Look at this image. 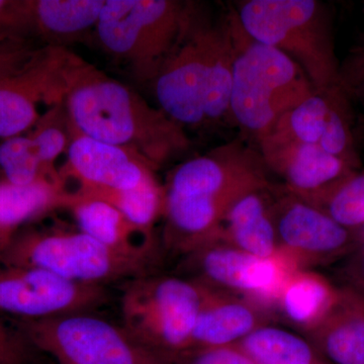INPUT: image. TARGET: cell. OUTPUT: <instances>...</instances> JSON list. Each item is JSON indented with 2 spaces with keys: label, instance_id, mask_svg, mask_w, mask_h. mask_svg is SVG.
<instances>
[{
  "label": "cell",
  "instance_id": "34",
  "mask_svg": "<svg viewBox=\"0 0 364 364\" xmlns=\"http://www.w3.org/2000/svg\"><path fill=\"white\" fill-rule=\"evenodd\" d=\"M23 0H0V32H23Z\"/></svg>",
  "mask_w": 364,
  "mask_h": 364
},
{
  "label": "cell",
  "instance_id": "11",
  "mask_svg": "<svg viewBox=\"0 0 364 364\" xmlns=\"http://www.w3.org/2000/svg\"><path fill=\"white\" fill-rule=\"evenodd\" d=\"M183 265L191 279L252 299L273 316L282 287L299 269L284 253L260 258L220 238L184 256Z\"/></svg>",
  "mask_w": 364,
  "mask_h": 364
},
{
  "label": "cell",
  "instance_id": "33",
  "mask_svg": "<svg viewBox=\"0 0 364 364\" xmlns=\"http://www.w3.org/2000/svg\"><path fill=\"white\" fill-rule=\"evenodd\" d=\"M342 270L345 286L364 296V242L350 255L347 256Z\"/></svg>",
  "mask_w": 364,
  "mask_h": 364
},
{
  "label": "cell",
  "instance_id": "35",
  "mask_svg": "<svg viewBox=\"0 0 364 364\" xmlns=\"http://www.w3.org/2000/svg\"><path fill=\"white\" fill-rule=\"evenodd\" d=\"M13 238V235L0 231V253L6 248V246L9 245V242H11Z\"/></svg>",
  "mask_w": 364,
  "mask_h": 364
},
{
  "label": "cell",
  "instance_id": "9",
  "mask_svg": "<svg viewBox=\"0 0 364 364\" xmlns=\"http://www.w3.org/2000/svg\"><path fill=\"white\" fill-rule=\"evenodd\" d=\"M18 330L59 364H174L173 358L139 344L123 327L86 313L21 320Z\"/></svg>",
  "mask_w": 364,
  "mask_h": 364
},
{
  "label": "cell",
  "instance_id": "1",
  "mask_svg": "<svg viewBox=\"0 0 364 364\" xmlns=\"http://www.w3.org/2000/svg\"><path fill=\"white\" fill-rule=\"evenodd\" d=\"M255 144L242 136L177 165L164 184V240L178 252L217 238L228 208L244 193L269 186Z\"/></svg>",
  "mask_w": 364,
  "mask_h": 364
},
{
  "label": "cell",
  "instance_id": "19",
  "mask_svg": "<svg viewBox=\"0 0 364 364\" xmlns=\"http://www.w3.org/2000/svg\"><path fill=\"white\" fill-rule=\"evenodd\" d=\"M273 188L274 183L237 198L224 215L219 238L260 258L282 253L273 220Z\"/></svg>",
  "mask_w": 364,
  "mask_h": 364
},
{
  "label": "cell",
  "instance_id": "10",
  "mask_svg": "<svg viewBox=\"0 0 364 364\" xmlns=\"http://www.w3.org/2000/svg\"><path fill=\"white\" fill-rule=\"evenodd\" d=\"M272 213L280 252L299 269L331 264L364 242L363 232L341 226L284 184H274Z\"/></svg>",
  "mask_w": 364,
  "mask_h": 364
},
{
  "label": "cell",
  "instance_id": "26",
  "mask_svg": "<svg viewBox=\"0 0 364 364\" xmlns=\"http://www.w3.org/2000/svg\"><path fill=\"white\" fill-rule=\"evenodd\" d=\"M338 224L353 231L364 230V171L356 170L312 200Z\"/></svg>",
  "mask_w": 364,
  "mask_h": 364
},
{
  "label": "cell",
  "instance_id": "29",
  "mask_svg": "<svg viewBox=\"0 0 364 364\" xmlns=\"http://www.w3.org/2000/svg\"><path fill=\"white\" fill-rule=\"evenodd\" d=\"M45 45L14 32H0V82L23 68Z\"/></svg>",
  "mask_w": 364,
  "mask_h": 364
},
{
  "label": "cell",
  "instance_id": "31",
  "mask_svg": "<svg viewBox=\"0 0 364 364\" xmlns=\"http://www.w3.org/2000/svg\"><path fill=\"white\" fill-rule=\"evenodd\" d=\"M174 364H255L238 345L191 349L174 356Z\"/></svg>",
  "mask_w": 364,
  "mask_h": 364
},
{
  "label": "cell",
  "instance_id": "18",
  "mask_svg": "<svg viewBox=\"0 0 364 364\" xmlns=\"http://www.w3.org/2000/svg\"><path fill=\"white\" fill-rule=\"evenodd\" d=\"M105 0H23V30L45 46L65 47L93 36Z\"/></svg>",
  "mask_w": 364,
  "mask_h": 364
},
{
  "label": "cell",
  "instance_id": "5",
  "mask_svg": "<svg viewBox=\"0 0 364 364\" xmlns=\"http://www.w3.org/2000/svg\"><path fill=\"white\" fill-rule=\"evenodd\" d=\"M235 6L244 32L294 60L316 90L340 87L332 14L324 2L247 0Z\"/></svg>",
  "mask_w": 364,
  "mask_h": 364
},
{
  "label": "cell",
  "instance_id": "27",
  "mask_svg": "<svg viewBox=\"0 0 364 364\" xmlns=\"http://www.w3.org/2000/svg\"><path fill=\"white\" fill-rule=\"evenodd\" d=\"M32 139L43 167L46 177L57 184H64L60 172L55 168V161L70 145L72 133L63 104L53 107L41 116L37 124L28 132Z\"/></svg>",
  "mask_w": 364,
  "mask_h": 364
},
{
  "label": "cell",
  "instance_id": "7",
  "mask_svg": "<svg viewBox=\"0 0 364 364\" xmlns=\"http://www.w3.org/2000/svg\"><path fill=\"white\" fill-rule=\"evenodd\" d=\"M157 259L156 250H119L81 231L14 235L0 253L4 267L42 268L71 282L100 286L152 274Z\"/></svg>",
  "mask_w": 364,
  "mask_h": 364
},
{
  "label": "cell",
  "instance_id": "22",
  "mask_svg": "<svg viewBox=\"0 0 364 364\" xmlns=\"http://www.w3.org/2000/svg\"><path fill=\"white\" fill-rule=\"evenodd\" d=\"M63 208H68L78 224L79 231L109 247L126 251L156 250L155 246L139 245L134 241L141 236L150 243L142 232L131 224L111 203L98 198L67 191Z\"/></svg>",
  "mask_w": 364,
  "mask_h": 364
},
{
  "label": "cell",
  "instance_id": "36",
  "mask_svg": "<svg viewBox=\"0 0 364 364\" xmlns=\"http://www.w3.org/2000/svg\"><path fill=\"white\" fill-rule=\"evenodd\" d=\"M323 364H330V363H328L327 361H325V363Z\"/></svg>",
  "mask_w": 364,
  "mask_h": 364
},
{
  "label": "cell",
  "instance_id": "6",
  "mask_svg": "<svg viewBox=\"0 0 364 364\" xmlns=\"http://www.w3.org/2000/svg\"><path fill=\"white\" fill-rule=\"evenodd\" d=\"M198 2L105 0L93 37L134 77L151 85L186 35Z\"/></svg>",
  "mask_w": 364,
  "mask_h": 364
},
{
  "label": "cell",
  "instance_id": "17",
  "mask_svg": "<svg viewBox=\"0 0 364 364\" xmlns=\"http://www.w3.org/2000/svg\"><path fill=\"white\" fill-rule=\"evenodd\" d=\"M200 284L202 305L188 350L235 345L258 328L272 324V313L252 299Z\"/></svg>",
  "mask_w": 364,
  "mask_h": 364
},
{
  "label": "cell",
  "instance_id": "28",
  "mask_svg": "<svg viewBox=\"0 0 364 364\" xmlns=\"http://www.w3.org/2000/svg\"><path fill=\"white\" fill-rule=\"evenodd\" d=\"M0 171L4 173V181L21 186L43 179L49 181L37 148L28 134L1 140Z\"/></svg>",
  "mask_w": 364,
  "mask_h": 364
},
{
  "label": "cell",
  "instance_id": "12",
  "mask_svg": "<svg viewBox=\"0 0 364 364\" xmlns=\"http://www.w3.org/2000/svg\"><path fill=\"white\" fill-rule=\"evenodd\" d=\"M77 55L44 46L23 68L0 82V140L28 133L39 121L41 105L63 104Z\"/></svg>",
  "mask_w": 364,
  "mask_h": 364
},
{
  "label": "cell",
  "instance_id": "4",
  "mask_svg": "<svg viewBox=\"0 0 364 364\" xmlns=\"http://www.w3.org/2000/svg\"><path fill=\"white\" fill-rule=\"evenodd\" d=\"M315 90L294 60L249 37L237 18L230 123L240 136L256 145Z\"/></svg>",
  "mask_w": 364,
  "mask_h": 364
},
{
  "label": "cell",
  "instance_id": "2",
  "mask_svg": "<svg viewBox=\"0 0 364 364\" xmlns=\"http://www.w3.org/2000/svg\"><path fill=\"white\" fill-rule=\"evenodd\" d=\"M236 26L234 9L215 14L198 4L186 35L150 85L158 107L186 130L231 124Z\"/></svg>",
  "mask_w": 364,
  "mask_h": 364
},
{
  "label": "cell",
  "instance_id": "15",
  "mask_svg": "<svg viewBox=\"0 0 364 364\" xmlns=\"http://www.w3.org/2000/svg\"><path fill=\"white\" fill-rule=\"evenodd\" d=\"M256 146L270 173L282 177V184L304 200L322 195L359 170L318 146L275 134L263 136Z\"/></svg>",
  "mask_w": 364,
  "mask_h": 364
},
{
  "label": "cell",
  "instance_id": "16",
  "mask_svg": "<svg viewBox=\"0 0 364 364\" xmlns=\"http://www.w3.org/2000/svg\"><path fill=\"white\" fill-rule=\"evenodd\" d=\"M71 133L65 170L60 176L62 181L73 177L78 181L77 189H131L155 170L131 151Z\"/></svg>",
  "mask_w": 364,
  "mask_h": 364
},
{
  "label": "cell",
  "instance_id": "14",
  "mask_svg": "<svg viewBox=\"0 0 364 364\" xmlns=\"http://www.w3.org/2000/svg\"><path fill=\"white\" fill-rule=\"evenodd\" d=\"M351 109L350 100L341 88L315 90L284 114L269 134L318 146L360 168Z\"/></svg>",
  "mask_w": 364,
  "mask_h": 364
},
{
  "label": "cell",
  "instance_id": "32",
  "mask_svg": "<svg viewBox=\"0 0 364 364\" xmlns=\"http://www.w3.org/2000/svg\"><path fill=\"white\" fill-rule=\"evenodd\" d=\"M32 348L20 330L14 331L0 322V364H28Z\"/></svg>",
  "mask_w": 364,
  "mask_h": 364
},
{
  "label": "cell",
  "instance_id": "23",
  "mask_svg": "<svg viewBox=\"0 0 364 364\" xmlns=\"http://www.w3.org/2000/svg\"><path fill=\"white\" fill-rule=\"evenodd\" d=\"M67 191L63 184L46 179L23 186L0 181V231L14 236L21 225L63 208Z\"/></svg>",
  "mask_w": 364,
  "mask_h": 364
},
{
  "label": "cell",
  "instance_id": "13",
  "mask_svg": "<svg viewBox=\"0 0 364 364\" xmlns=\"http://www.w3.org/2000/svg\"><path fill=\"white\" fill-rule=\"evenodd\" d=\"M107 301L100 284L71 282L42 268L0 265V312L21 320L85 314Z\"/></svg>",
  "mask_w": 364,
  "mask_h": 364
},
{
  "label": "cell",
  "instance_id": "21",
  "mask_svg": "<svg viewBox=\"0 0 364 364\" xmlns=\"http://www.w3.org/2000/svg\"><path fill=\"white\" fill-rule=\"evenodd\" d=\"M340 289L321 273L296 269L282 287L274 314L306 336L330 312L339 298Z\"/></svg>",
  "mask_w": 364,
  "mask_h": 364
},
{
  "label": "cell",
  "instance_id": "25",
  "mask_svg": "<svg viewBox=\"0 0 364 364\" xmlns=\"http://www.w3.org/2000/svg\"><path fill=\"white\" fill-rule=\"evenodd\" d=\"M236 345L255 364L325 363L308 339L272 324L258 328Z\"/></svg>",
  "mask_w": 364,
  "mask_h": 364
},
{
  "label": "cell",
  "instance_id": "8",
  "mask_svg": "<svg viewBox=\"0 0 364 364\" xmlns=\"http://www.w3.org/2000/svg\"><path fill=\"white\" fill-rule=\"evenodd\" d=\"M203 296V284L193 279H130L121 299L123 329L146 348L174 358L188 349Z\"/></svg>",
  "mask_w": 364,
  "mask_h": 364
},
{
  "label": "cell",
  "instance_id": "37",
  "mask_svg": "<svg viewBox=\"0 0 364 364\" xmlns=\"http://www.w3.org/2000/svg\"><path fill=\"white\" fill-rule=\"evenodd\" d=\"M363 234H364V230H363Z\"/></svg>",
  "mask_w": 364,
  "mask_h": 364
},
{
  "label": "cell",
  "instance_id": "3",
  "mask_svg": "<svg viewBox=\"0 0 364 364\" xmlns=\"http://www.w3.org/2000/svg\"><path fill=\"white\" fill-rule=\"evenodd\" d=\"M72 132L135 153L161 168L188 152L181 124L139 93L80 59L63 100Z\"/></svg>",
  "mask_w": 364,
  "mask_h": 364
},
{
  "label": "cell",
  "instance_id": "24",
  "mask_svg": "<svg viewBox=\"0 0 364 364\" xmlns=\"http://www.w3.org/2000/svg\"><path fill=\"white\" fill-rule=\"evenodd\" d=\"M154 172L155 170H150L140 183L131 189H76L75 193L111 203L148 240L154 242L153 227L163 217L165 202L164 186L158 181Z\"/></svg>",
  "mask_w": 364,
  "mask_h": 364
},
{
  "label": "cell",
  "instance_id": "30",
  "mask_svg": "<svg viewBox=\"0 0 364 364\" xmlns=\"http://www.w3.org/2000/svg\"><path fill=\"white\" fill-rule=\"evenodd\" d=\"M340 87L350 102L364 105V35L340 63Z\"/></svg>",
  "mask_w": 364,
  "mask_h": 364
},
{
  "label": "cell",
  "instance_id": "20",
  "mask_svg": "<svg viewBox=\"0 0 364 364\" xmlns=\"http://www.w3.org/2000/svg\"><path fill=\"white\" fill-rule=\"evenodd\" d=\"M340 287L335 305L306 337L328 363L364 364V296Z\"/></svg>",
  "mask_w": 364,
  "mask_h": 364
}]
</instances>
